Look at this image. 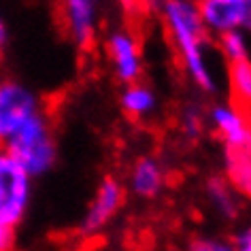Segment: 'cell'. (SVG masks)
Instances as JSON below:
<instances>
[{"label": "cell", "mask_w": 251, "mask_h": 251, "mask_svg": "<svg viewBox=\"0 0 251 251\" xmlns=\"http://www.w3.org/2000/svg\"><path fill=\"white\" fill-rule=\"evenodd\" d=\"M158 13L190 81L198 90L215 94L219 90V77L211 60L209 32L200 20L198 4L190 0H164Z\"/></svg>", "instance_id": "obj_1"}, {"label": "cell", "mask_w": 251, "mask_h": 251, "mask_svg": "<svg viewBox=\"0 0 251 251\" xmlns=\"http://www.w3.org/2000/svg\"><path fill=\"white\" fill-rule=\"evenodd\" d=\"M32 179L47 175L58 162V145L45 109L26 119L4 143H0Z\"/></svg>", "instance_id": "obj_2"}, {"label": "cell", "mask_w": 251, "mask_h": 251, "mask_svg": "<svg viewBox=\"0 0 251 251\" xmlns=\"http://www.w3.org/2000/svg\"><path fill=\"white\" fill-rule=\"evenodd\" d=\"M32 177L0 145V222L17 228L32 200Z\"/></svg>", "instance_id": "obj_3"}, {"label": "cell", "mask_w": 251, "mask_h": 251, "mask_svg": "<svg viewBox=\"0 0 251 251\" xmlns=\"http://www.w3.org/2000/svg\"><path fill=\"white\" fill-rule=\"evenodd\" d=\"M39 111H43V100L34 90L22 81L0 79V143Z\"/></svg>", "instance_id": "obj_4"}, {"label": "cell", "mask_w": 251, "mask_h": 251, "mask_svg": "<svg viewBox=\"0 0 251 251\" xmlns=\"http://www.w3.org/2000/svg\"><path fill=\"white\" fill-rule=\"evenodd\" d=\"M247 111V106L236 104L234 100L217 102L206 111V126L222 141L226 151L251 149V122Z\"/></svg>", "instance_id": "obj_5"}, {"label": "cell", "mask_w": 251, "mask_h": 251, "mask_svg": "<svg viewBox=\"0 0 251 251\" xmlns=\"http://www.w3.org/2000/svg\"><path fill=\"white\" fill-rule=\"evenodd\" d=\"M106 58L113 68V75L119 83H134L143 79L145 73V58H143L141 39L132 30L117 28L109 32L104 41Z\"/></svg>", "instance_id": "obj_6"}, {"label": "cell", "mask_w": 251, "mask_h": 251, "mask_svg": "<svg viewBox=\"0 0 251 251\" xmlns=\"http://www.w3.org/2000/svg\"><path fill=\"white\" fill-rule=\"evenodd\" d=\"M124 202H126V187L122 185V181H117L115 177H104L98 183L96 192H94V198L87 204L85 215L81 217L79 232L87 238L98 236L117 217Z\"/></svg>", "instance_id": "obj_7"}, {"label": "cell", "mask_w": 251, "mask_h": 251, "mask_svg": "<svg viewBox=\"0 0 251 251\" xmlns=\"http://www.w3.org/2000/svg\"><path fill=\"white\" fill-rule=\"evenodd\" d=\"M198 13L209 36H217L228 30H249L251 0H200Z\"/></svg>", "instance_id": "obj_8"}, {"label": "cell", "mask_w": 251, "mask_h": 251, "mask_svg": "<svg viewBox=\"0 0 251 251\" xmlns=\"http://www.w3.org/2000/svg\"><path fill=\"white\" fill-rule=\"evenodd\" d=\"M66 32L79 49H90L98 34V0H62Z\"/></svg>", "instance_id": "obj_9"}, {"label": "cell", "mask_w": 251, "mask_h": 251, "mask_svg": "<svg viewBox=\"0 0 251 251\" xmlns=\"http://www.w3.org/2000/svg\"><path fill=\"white\" fill-rule=\"evenodd\" d=\"M166 168L153 155H143L128 173V190L141 200H155L166 187Z\"/></svg>", "instance_id": "obj_10"}, {"label": "cell", "mask_w": 251, "mask_h": 251, "mask_svg": "<svg viewBox=\"0 0 251 251\" xmlns=\"http://www.w3.org/2000/svg\"><path fill=\"white\" fill-rule=\"evenodd\" d=\"M119 106H122L124 115L134 119V122H143L155 115L158 111V96L149 85L134 81V83H126L122 94H119Z\"/></svg>", "instance_id": "obj_11"}, {"label": "cell", "mask_w": 251, "mask_h": 251, "mask_svg": "<svg viewBox=\"0 0 251 251\" xmlns=\"http://www.w3.org/2000/svg\"><path fill=\"white\" fill-rule=\"evenodd\" d=\"M224 173V179L234 187L236 194L247 198L251 194V149L226 151Z\"/></svg>", "instance_id": "obj_12"}, {"label": "cell", "mask_w": 251, "mask_h": 251, "mask_svg": "<svg viewBox=\"0 0 251 251\" xmlns=\"http://www.w3.org/2000/svg\"><path fill=\"white\" fill-rule=\"evenodd\" d=\"M206 196H209V202L219 217L228 219V222L238 217L241 194H236V190L224 177H211L206 181Z\"/></svg>", "instance_id": "obj_13"}, {"label": "cell", "mask_w": 251, "mask_h": 251, "mask_svg": "<svg viewBox=\"0 0 251 251\" xmlns=\"http://www.w3.org/2000/svg\"><path fill=\"white\" fill-rule=\"evenodd\" d=\"M228 87H230V100H234L236 104L247 106L251 104V62L247 60H238L228 64Z\"/></svg>", "instance_id": "obj_14"}, {"label": "cell", "mask_w": 251, "mask_h": 251, "mask_svg": "<svg viewBox=\"0 0 251 251\" xmlns=\"http://www.w3.org/2000/svg\"><path fill=\"white\" fill-rule=\"evenodd\" d=\"M219 53L222 58L228 62H238V60H247L249 58V36L247 30H228V32L219 34Z\"/></svg>", "instance_id": "obj_15"}, {"label": "cell", "mask_w": 251, "mask_h": 251, "mask_svg": "<svg viewBox=\"0 0 251 251\" xmlns=\"http://www.w3.org/2000/svg\"><path fill=\"white\" fill-rule=\"evenodd\" d=\"M179 130L190 141L200 139L206 130V113L198 104H187L179 115Z\"/></svg>", "instance_id": "obj_16"}, {"label": "cell", "mask_w": 251, "mask_h": 251, "mask_svg": "<svg viewBox=\"0 0 251 251\" xmlns=\"http://www.w3.org/2000/svg\"><path fill=\"white\" fill-rule=\"evenodd\" d=\"M190 247L194 251H230V243L222 241V238H213V236H202V238H196Z\"/></svg>", "instance_id": "obj_17"}, {"label": "cell", "mask_w": 251, "mask_h": 251, "mask_svg": "<svg viewBox=\"0 0 251 251\" xmlns=\"http://www.w3.org/2000/svg\"><path fill=\"white\" fill-rule=\"evenodd\" d=\"M230 247L236 251H251V228L245 226V228L236 230V234L230 241Z\"/></svg>", "instance_id": "obj_18"}, {"label": "cell", "mask_w": 251, "mask_h": 251, "mask_svg": "<svg viewBox=\"0 0 251 251\" xmlns=\"http://www.w3.org/2000/svg\"><path fill=\"white\" fill-rule=\"evenodd\" d=\"M15 245V228L0 222V251H9Z\"/></svg>", "instance_id": "obj_19"}, {"label": "cell", "mask_w": 251, "mask_h": 251, "mask_svg": "<svg viewBox=\"0 0 251 251\" xmlns=\"http://www.w3.org/2000/svg\"><path fill=\"white\" fill-rule=\"evenodd\" d=\"M162 4H164V0H139V7L145 13H158Z\"/></svg>", "instance_id": "obj_20"}, {"label": "cell", "mask_w": 251, "mask_h": 251, "mask_svg": "<svg viewBox=\"0 0 251 251\" xmlns=\"http://www.w3.org/2000/svg\"><path fill=\"white\" fill-rule=\"evenodd\" d=\"M119 4H122V9H124L128 15H139V13H141L139 0H119Z\"/></svg>", "instance_id": "obj_21"}, {"label": "cell", "mask_w": 251, "mask_h": 251, "mask_svg": "<svg viewBox=\"0 0 251 251\" xmlns=\"http://www.w3.org/2000/svg\"><path fill=\"white\" fill-rule=\"evenodd\" d=\"M4 45H7V24H4L2 17H0V55L4 51Z\"/></svg>", "instance_id": "obj_22"}, {"label": "cell", "mask_w": 251, "mask_h": 251, "mask_svg": "<svg viewBox=\"0 0 251 251\" xmlns=\"http://www.w3.org/2000/svg\"><path fill=\"white\" fill-rule=\"evenodd\" d=\"M190 2H196V4H198V2H200V0H190Z\"/></svg>", "instance_id": "obj_23"}]
</instances>
